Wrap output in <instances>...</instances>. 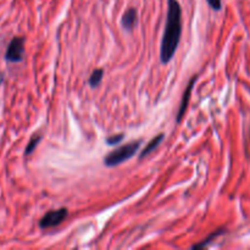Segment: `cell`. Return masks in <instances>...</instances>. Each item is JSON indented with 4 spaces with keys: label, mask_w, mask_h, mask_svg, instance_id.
<instances>
[{
    "label": "cell",
    "mask_w": 250,
    "mask_h": 250,
    "mask_svg": "<svg viewBox=\"0 0 250 250\" xmlns=\"http://www.w3.org/2000/svg\"><path fill=\"white\" fill-rule=\"evenodd\" d=\"M182 34V9L177 0H167V17L160 46L161 62L165 65L172 60Z\"/></svg>",
    "instance_id": "1"
},
{
    "label": "cell",
    "mask_w": 250,
    "mask_h": 250,
    "mask_svg": "<svg viewBox=\"0 0 250 250\" xmlns=\"http://www.w3.org/2000/svg\"><path fill=\"white\" fill-rule=\"evenodd\" d=\"M141 144L142 141H134L126 144V146H122L120 148L115 149V150H112L111 153H109L105 156L104 164L107 167H114V166H117L120 164L125 163V161L129 160L138 151Z\"/></svg>",
    "instance_id": "2"
},
{
    "label": "cell",
    "mask_w": 250,
    "mask_h": 250,
    "mask_svg": "<svg viewBox=\"0 0 250 250\" xmlns=\"http://www.w3.org/2000/svg\"><path fill=\"white\" fill-rule=\"evenodd\" d=\"M68 215V210L66 208H61L58 210H51L46 212L39 221V227L42 229H48L51 227H56L62 224Z\"/></svg>",
    "instance_id": "3"
},
{
    "label": "cell",
    "mask_w": 250,
    "mask_h": 250,
    "mask_svg": "<svg viewBox=\"0 0 250 250\" xmlns=\"http://www.w3.org/2000/svg\"><path fill=\"white\" fill-rule=\"evenodd\" d=\"M24 55V38L22 37H15L10 42L9 46L6 50V60L9 62H20L22 61Z\"/></svg>",
    "instance_id": "4"
},
{
    "label": "cell",
    "mask_w": 250,
    "mask_h": 250,
    "mask_svg": "<svg viewBox=\"0 0 250 250\" xmlns=\"http://www.w3.org/2000/svg\"><path fill=\"white\" fill-rule=\"evenodd\" d=\"M197 80H198V76H194V77H193L192 80L189 81V83H188V85H187V88H186L185 93H183L182 102H181V106H180V110H178L177 119H176V121H177V124H180V122L182 121L183 116H185L186 111H187L188 104H189L190 95H192L193 87H194V83H195V81H197Z\"/></svg>",
    "instance_id": "5"
},
{
    "label": "cell",
    "mask_w": 250,
    "mask_h": 250,
    "mask_svg": "<svg viewBox=\"0 0 250 250\" xmlns=\"http://www.w3.org/2000/svg\"><path fill=\"white\" fill-rule=\"evenodd\" d=\"M121 23L126 31H132L136 27V24L138 23V12L134 7H131V9L125 12L124 16H122Z\"/></svg>",
    "instance_id": "6"
},
{
    "label": "cell",
    "mask_w": 250,
    "mask_h": 250,
    "mask_svg": "<svg viewBox=\"0 0 250 250\" xmlns=\"http://www.w3.org/2000/svg\"><path fill=\"white\" fill-rule=\"evenodd\" d=\"M164 138H165L164 133H160V134H158L156 137H154V139H151V141L146 144V148L143 149V151H142L141 155H139V159L142 160V159H144L146 156H148L150 153H153V151L155 150L159 146H160V143L163 142Z\"/></svg>",
    "instance_id": "7"
},
{
    "label": "cell",
    "mask_w": 250,
    "mask_h": 250,
    "mask_svg": "<svg viewBox=\"0 0 250 250\" xmlns=\"http://www.w3.org/2000/svg\"><path fill=\"white\" fill-rule=\"evenodd\" d=\"M103 77H104V70H103V68H97V70L93 71L89 78L90 87H98V85L100 84V82H102Z\"/></svg>",
    "instance_id": "8"
},
{
    "label": "cell",
    "mask_w": 250,
    "mask_h": 250,
    "mask_svg": "<svg viewBox=\"0 0 250 250\" xmlns=\"http://www.w3.org/2000/svg\"><path fill=\"white\" fill-rule=\"evenodd\" d=\"M222 232H224V231H222V229H219V231H217V232H214V233L210 234V236L208 237V238H205L204 241H203V242H200V243H198V244H194V246H193V249H200V248H204V247H207L208 244L210 243V242L214 241V239L216 238L217 236H220V234H221Z\"/></svg>",
    "instance_id": "9"
},
{
    "label": "cell",
    "mask_w": 250,
    "mask_h": 250,
    "mask_svg": "<svg viewBox=\"0 0 250 250\" xmlns=\"http://www.w3.org/2000/svg\"><path fill=\"white\" fill-rule=\"evenodd\" d=\"M41 141H42V136H37L36 134L34 137H32L31 141H29V143L27 144V148H26V151H24V154H26V155H31Z\"/></svg>",
    "instance_id": "10"
},
{
    "label": "cell",
    "mask_w": 250,
    "mask_h": 250,
    "mask_svg": "<svg viewBox=\"0 0 250 250\" xmlns=\"http://www.w3.org/2000/svg\"><path fill=\"white\" fill-rule=\"evenodd\" d=\"M125 138V134L124 133H120V134H115V136L111 137H107L106 138V143L109 146H116V144L121 143Z\"/></svg>",
    "instance_id": "11"
},
{
    "label": "cell",
    "mask_w": 250,
    "mask_h": 250,
    "mask_svg": "<svg viewBox=\"0 0 250 250\" xmlns=\"http://www.w3.org/2000/svg\"><path fill=\"white\" fill-rule=\"evenodd\" d=\"M208 4L210 5V7H211L212 10H215V11H220V10L222 9V2L221 0H207Z\"/></svg>",
    "instance_id": "12"
}]
</instances>
